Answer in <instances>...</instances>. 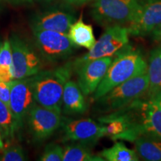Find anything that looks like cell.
Returning <instances> with one entry per match:
<instances>
[{
  "instance_id": "ba28073f",
  "label": "cell",
  "mask_w": 161,
  "mask_h": 161,
  "mask_svg": "<svg viewBox=\"0 0 161 161\" xmlns=\"http://www.w3.org/2000/svg\"><path fill=\"white\" fill-rule=\"evenodd\" d=\"M9 40L12 49L14 80L31 77L43 70V64L40 55L27 41L14 33Z\"/></svg>"
},
{
  "instance_id": "44dd1931",
  "label": "cell",
  "mask_w": 161,
  "mask_h": 161,
  "mask_svg": "<svg viewBox=\"0 0 161 161\" xmlns=\"http://www.w3.org/2000/svg\"><path fill=\"white\" fill-rule=\"evenodd\" d=\"M14 80L12 49L8 38L2 42L0 48V80L11 81Z\"/></svg>"
},
{
  "instance_id": "277c9868",
  "label": "cell",
  "mask_w": 161,
  "mask_h": 161,
  "mask_svg": "<svg viewBox=\"0 0 161 161\" xmlns=\"http://www.w3.org/2000/svg\"><path fill=\"white\" fill-rule=\"evenodd\" d=\"M148 88L147 72L136 75L119 84L96 100L97 110L104 114L117 111L144 96Z\"/></svg>"
},
{
  "instance_id": "2e32d148",
  "label": "cell",
  "mask_w": 161,
  "mask_h": 161,
  "mask_svg": "<svg viewBox=\"0 0 161 161\" xmlns=\"http://www.w3.org/2000/svg\"><path fill=\"white\" fill-rule=\"evenodd\" d=\"M139 158L146 161H161V136H142L134 141Z\"/></svg>"
},
{
  "instance_id": "52a82bcc",
  "label": "cell",
  "mask_w": 161,
  "mask_h": 161,
  "mask_svg": "<svg viewBox=\"0 0 161 161\" xmlns=\"http://www.w3.org/2000/svg\"><path fill=\"white\" fill-rule=\"evenodd\" d=\"M32 34L40 55L49 63L66 60L78 48L67 34L42 29H33Z\"/></svg>"
},
{
  "instance_id": "cb8c5ba5",
  "label": "cell",
  "mask_w": 161,
  "mask_h": 161,
  "mask_svg": "<svg viewBox=\"0 0 161 161\" xmlns=\"http://www.w3.org/2000/svg\"><path fill=\"white\" fill-rule=\"evenodd\" d=\"M64 156V148L59 144H48L44 149L39 160L41 161H62Z\"/></svg>"
},
{
  "instance_id": "ffe728a7",
  "label": "cell",
  "mask_w": 161,
  "mask_h": 161,
  "mask_svg": "<svg viewBox=\"0 0 161 161\" xmlns=\"http://www.w3.org/2000/svg\"><path fill=\"white\" fill-rule=\"evenodd\" d=\"M99 156L108 161H137L140 160L135 150L128 148L123 142H116L112 147L102 150Z\"/></svg>"
},
{
  "instance_id": "9a60e30c",
  "label": "cell",
  "mask_w": 161,
  "mask_h": 161,
  "mask_svg": "<svg viewBox=\"0 0 161 161\" xmlns=\"http://www.w3.org/2000/svg\"><path fill=\"white\" fill-rule=\"evenodd\" d=\"M84 93L78 83L69 79L64 86L61 113L66 116L81 115L87 110Z\"/></svg>"
},
{
  "instance_id": "ac0fdd59",
  "label": "cell",
  "mask_w": 161,
  "mask_h": 161,
  "mask_svg": "<svg viewBox=\"0 0 161 161\" xmlns=\"http://www.w3.org/2000/svg\"><path fill=\"white\" fill-rule=\"evenodd\" d=\"M147 75L148 88L146 96L149 97L161 91V45L150 52Z\"/></svg>"
},
{
  "instance_id": "d4e9b609",
  "label": "cell",
  "mask_w": 161,
  "mask_h": 161,
  "mask_svg": "<svg viewBox=\"0 0 161 161\" xmlns=\"http://www.w3.org/2000/svg\"><path fill=\"white\" fill-rule=\"evenodd\" d=\"M12 81V80H11ZM11 81L0 80V101L9 107L10 96H11Z\"/></svg>"
},
{
  "instance_id": "484cf974",
  "label": "cell",
  "mask_w": 161,
  "mask_h": 161,
  "mask_svg": "<svg viewBox=\"0 0 161 161\" xmlns=\"http://www.w3.org/2000/svg\"><path fill=\"white\" fill-rule=\"evenodd\" d=\"M150 35H152V39L153 40V41L161 43V24H160L156 29L153 30Z\"/></svg>"
},
{
  "instance_id": "8992f818",
  "label": "cell",
  "mask_w": 161,
  "mask_h": 161,
  "mask_svg": "<svg viewBox=\"0 0 161 161\" xmlns=\"http://www.w3.org/2000/svg\"><path fill=\"white\" fill-rule=\"evenodd\" d=\"M129 31L127 26L112 25L106 28L99 39L87 53L72 61L74 72L80 66L98 58L114 57L129 43Z\"/></svg>"
},
{
  "instance_id": "4316f807",
  "label": "cell",
  "mask_w": 161,
  "mask_h": 161,
  "mask_svg": "<svg viewBox=\"0 0 161 161\" xmlns=\"http://www.w3.org/2000/svg\"><path fill=\"white\" fill-rule=\"evenodd\" d=\"M64 3L71 6H81L89 3L92 0H63Z\"/></svg>"
},
{
  "instance_id": "4dcf8cb0",
  "label": "cell",
  "mask_w": 161,
  "mask_h": 161,
  "mask_svg": "<svg viewBox=\"0 0 161 161\" xmlns=\"http://www.w3.org/2000/svg\"><path fill=\"white\" fill-rule=\"evenodd\" d=\"M37 2H39V3H51L52 2H53L54 0H36Z\"/></svg>"
},
{
  "instance_id": "603a6c76",
  "label": "cell",
  "mask_w": 161,
  "mask_h": 161,
  "mask_svg": "<svg viewBox=\"0 0 161 161\" xmlns=\"http://www.w3.org/2000/svg\"><path fill=\"white\" fill-rule=\"evenodd\" d=\"M1 161H25L27 155L24 148L19 145H5L0 156Z\"/></svg>"
},
{
  "instance_id": "30bf717a",
  "label": "cell",
  "mask_w": 161,
  "mask_h": 161,
  "mask_svg": "<svg viewBox=\"0 0 161 161\" xmlns=\"http://www.w3.org/2000/svg\"><path fill=\"white\" fill-rule=\"evenodd\" d=\"M71 5H53L37 12L30 19V27L33 29L49 30L67 34L70 26L76 20Z\"/></svg>"
},
{
  "instance_id": "8fae6325",
  "label": "cell",
  "mask_w": 161,
  "mask_h": 161,
  "mask_svg": "<svg viewBox=\"0 0 161 161\" xmlns=\"http://www.w3.org/2000/svg\"><path fill=\"white\" fill-rule=\"evenodd\" d=\"M35 104L31 77L12 80L9 108L17 133L24 127L28 114Z\"/></svg>"
},
{
  "instance_id": "4fadbf2b",
  "label": "cell",
  "mask_w": 161,
  "mask_h": 161,
  "mask_svg": "<svg viewBox=\"0 0 161 161\" xmlns=\"http://www.w3.org/2000/svg\"><path fill=\"white\" fill-rule=\"evenodd\" d=\"M161 24V0L141 2L134 19L127 27L130 35L143 37L150 35Z\"/></svg>"
},
{
  "instance_id": "e0dca14e",
  "label": "cell",
  "mask_w": 161,
  "mask_h": 161,
  "mask_svg": "<svg viewBox=\"0 0 161 161\" xmlns=\"http://www.w3.org/2000/svg\"><path fill=\"white\" fill-rule=\"evenodd\" d=\"M67 35L77 47H83L89 50L96 41L92 25L84 23L82 17L72 24Z\"/></svg>"
},
{
  "instance_id": "7a4b0ae2",
  "label": "cell",
  "mask_w": 161,
  "mask_h": 161,
  "mask_svg": "<svg viewBox=\"0 0 161 161\" xmlns=\"http://www.w3.org/2000/svg\"><path fill=\"white\" fill-rule=\"evenodd\" d=\"M74 69L72 61L54 69L41 70L31 77L34 98L37 104L61 112L62 97L66 82Z\"/></svg>"
},
{
  "instance_id": "f1b7e54d",
  "label": "cell",
  "mask_w": 161,
  "mask_h": 161,
  "mask_svg": "<svg viewBox=\"0 0 161 161\" xmlns=\"http://www.w3.org/2000/svg\"><path fill=\"white\" fill-rule=\"evenodd\" d=\"M147 97H148V96H147ZM148 98H149L151 102H153L154 104H155L156 105H158L161 108V91L158 92V93L154 94V95L151 96Z\"/></svg>"
},
{
  "instance_id": "d6a6232c",
  "label": "cell",
  "mask_w": 161,
  "mask_h": 161,
  "mask_svg": "<svg viewBox=\"0 0 161 161\" xmlns=\"http://www.w3.org/2000/svg\"><path fill=\"white\" fill-rule=\"evenodd\" d=\"M1 45H2V42H0V48H1Z\"/></svg>"
},
{
  "instance_id": "3957f363",
  "label": "cell",
  "mask_w": 161,
  "mask_h": 161,
  "mask_svg": "<svg viewBox=\"0 0 161 161\" xmlns=\"http://www.w3.org/2000/svg\"><path fill=\"white\" fill-rule=\"evenodd\" d=\"M147 67L148 64L142 53L128 44L114 57L105 75L93 93L92 99L96 101L119 84L146 73Z\"/></svg>"
},
{
  "instance_id": "7c38bea8",
  "label": "cell",
  "mask_w": 161,
  "mask_h": 161,
  "mask_svg": "<svg viewBox=\"0 0 161 161\" xmlns=\"http://www.w3.org/2000/svg\"><path fill=\"white\" fill-rule=\"evenodd\" d=\"M61 127L64 142H75L93 146L104 136V125L92 119H71L63 117Z\"/></svg>"
},
{
  "instance_id": "7402d4cb",
  "label": "cell",
  "mask_w": 161,
  "mask_h": 161,
  "mask_svg": "<svg viewBox=\"0 0 161 161\" xmlns=\"http://www.w3.org/2000/svg\"><path fill=\"white\" fill-rule=\"evenodd\" d=\"M0 126L3 130L4 141H6V145L9 144L10 142L14 138L17 133L16 125L10 108L1 101H0Z\"/></svg>"
},
{
  "instance_id": "83f0119b",
  "label": "cell",
  "mask_w": 161,
  "mask_h": 161,
  "mask_svg": "<svg viewBox=\"0 0 161 161\" xmlns=\"http://www.w3.org/2000/svg\"><path fill=\"white\" fill-rule=\"evenodd\" d=\"M14 5H31L33 3V0H4Z\"/></svg>"
},
{
  "instance_id": "5b68a950",
  "label": "cell",
  "mask_w": 161,
  "mask_h": 161,
  "mask_svg": "<svg viewBox=\"0 0 161 161\" xmlns=\"http://www.w3.org/2000/svg\"><path fill=\"white\" fill-rule=\"evenodd\" d=\"M140 3V0H92L90 14L104 27L128 25L135 17Z\"/></svg>"
},
{
  "instance_id": "6da1fadb",
  "label": "cell",
  "mask_w": 161,
  "mask_h": 161,
  "mask_svg": "<svg viewBox=\"0 0 161 161\" xmlns=\"http://www.w3.org/2000/svg\"><path fill=\"white\" fill-rule=\"evenodd\" d=\"M122 116L128 130L119 140L134 141L142 136H161V108L145 94L122 109L113 112Z\"/></svg>"
},
{
  "instance_id": "5bb4252c",
  "label": "cell",
  "mask_w": 161,
  "mask_h": 161,
  "mask_svg": "<svg viewBox=\"0 0 161 161\" xmlns=\"http://www.w3.org/2000/svg\"><path fill=\"white\" fill-rule=\"evenodd\" d=\"M114 57L92 60L80 66L76 70L78 84L84 96L93 94L105 75Z\"/></svg>"
},
{
  "instance_id": "1f68e13d",
  "label": "cell",
  "mask_w": 161,
  "mask_h": 161,
  "mask_svg": "<svg viewBox=\"0 0 161 161\" xmlns=\"http://www.w3.org/2000/svg\"><path fill=\"white\" fill-rule=\"evenodd\" d=\"M2 9H3V4H2V0H0V12L2 11Z\"/></svg>"
},
{
  "instance_id": "9c48e42d",
  "label": "cell",
  "mask_w": 161,
  "mask_h": 161,
  "mask_svg": "<svg viewBox=\"0 0 161 161\" xmlns=\"http://www.w3.org/2000/svg\"><path fill=\"white\" fill-rule=\"evenodd\" d=\"M62 120L61 112L35 104L28 114L25 122L32 141L40 143L61 127Z\"/></svg>"
},
{
  "instance_id": "f546056e",
  "label": "cell",
  "mask_w": 161,
  "mask_h": 161,
  "mask_svg": "<svg viewBox=\"0 0 161 161\" xmlns=\"http://www.w3.org/2000/svg\"><path fill=\"white\" fill-rule=\"evenodd\" d=\"M4 148H5V142H4L3 130H2L1 126H0V152H2Z\"/></svg>"
},
{
  "instance_id": "d6986e66",
  "label": "cell",
  "mask_w": 161,
  "mask_h": 161,
  "mask_svg": "<svg viewBox=\"0 0 161 161\" xmlns=\"http://www.w3.org/2000/svg\"><path fill=\"white\" fill-rule=\"evenodd\" d=\"M89 145L75 142L64 148V161H103L99 155L92 154Z\"/></svg>"
}]
</instances>
